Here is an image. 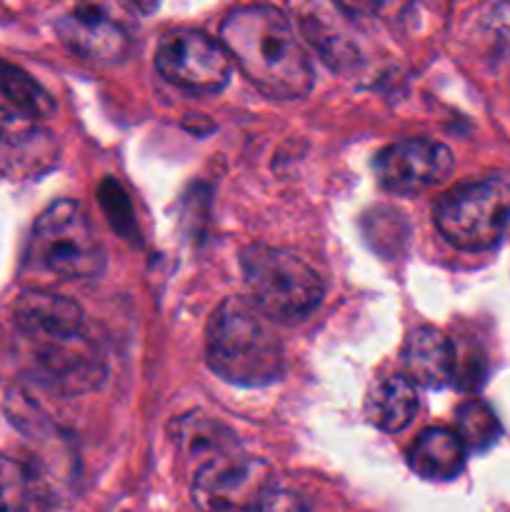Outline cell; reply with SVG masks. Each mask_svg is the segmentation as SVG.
I'll use <instances>...</instances> for the list:
<instances>
[{"label": "cell", "mask_w": 510, "mask_h": 512, "mask_svg": "<svg viewBox=\"0 0 510 512\" xmlns=\"http://www.w3.org/2000/svg\"><path fill=\"white\" fill-rule=\"evenodd\" d=\"M220 43L240 73L273 100H300L315 75L290 20L273 5H245L220 25Z\"/></svg>", "instance_id": "6da1fadb"}, {"label": "cell", "mask_w": 510, "mask_h": 512, "mask_svg": "<svg viewBox=\"0 0 510 512\" xmlns=\"http://www.w3.org/2000/svg\"><path fill=\"white\" fill-rule=\"evenodd\" d=\"M205 353L215 373L240 388H260L283 375L285 355L270 320L250 300L228 298L213 310Z\"/></svg>", "instance_id": "7a4b0ae2"}, {"label": "cell", "mask_w": 510, "mask_h": 512, "mask_svg": "<svg viewBox=\"0 0 510 512\" xmlns=\"http://www.w3.org/2000/svg\"><path fill=\"white\" fill-rule=\"evenodd\" d=\"M250 303L268 320H303L325 295V283L300 255L265 245H250L240 253Z\"/></svg>", "instance_id": "3957f363"}, {"label": "cell", "mask_w": 510, "mask_h": 512, "mask_svg": "<svg viewBox=\"0 0 510 512\" xmlns=\"http://www.w3.org/2000/svg\"><path fill=\"white\" fill-rule=\"evenodd\" d=\"M30 258L65 280L95 278L105 268L103 243L75 200H58L40 213L30 238Z\"/></svg>", "instance_id": "277c9868"}, {"label": "cell", "mask_w": 510, "mask_h": 512, "mask_svg": "<svg viewBox=\"0 0 510 512\" xmlns=\"http://www.w3.org/2000/svg\"><path fill=\"white\" fill-rule=\"evenodd\" d=\"M510 223V183L483 178L458 185L435 205V225L453 248L480 253L500 243Z\"/></svg>", "instance_id": "5b68a950"}, {"label": "cell", "mask_w": 510, "mask_h": 512, "mask_svg": "<svg viewBox=\"0 0 510 512\" xmlns=\"http://www.w3.org/2000/svg\"><path fill=\"white\" fill-rule=\"evenodd\" d=\"M273 490L270 465L238 450L205 460L193 478L200 512H255Z\"/></svg>", "instance_id": "8992f818"}, {"label": "cell", "mask_w": 510, "mask_h": 512, "mask_svg": "<svg viewBox=\"0 0 510 512\" xmlns=\"http://www.w3.org/2000/svg\"><path fill=\"white\" fill-rule=\"evenodd\" d=\"M155 68L168 83L188 93H220L230 83L233 60L223 43L198 30H173L163 35Z\"/></svg>", "instance_id": "52a82bcc"}, {"label": "cell", "mask_w": 510, "mask_h": 512, "mask_svg": "<svg viewBox=\"0 0 510 512\" xmlns=\"http://www.w3.org/2000/svg\"><path fill=\"white\" fill-rule=\"evenodd\" d=\"M58 35L70 53L93 63H120L133 48V30L115 0H80L58 20Z\"/></svg>", "instance_id": "ba28073f"}, {"label": "cell", "mask_w": 510, "mask_h": 512, "mask_svg": "<svg viewBox=\"0 0 510 512\" xmlns=\"http://www.w3.org/2000/svg\"><path fill=\"white\" fill-rule=\"evenodd\" d=\"M453 173V153L430 138H405L375 158V175L388 193L418 195Z\"/></svg>", "instance_id": "9c48e42d"}, {"label": "cell", "mask_w": 510, "mask_h": 512, "mask_svg": "<svg viewBox=\"0 0 510 512\" xmlns=\"http://www.w3.org/2000/svg\"><path fill=\"white\" fill-rule=\"evenodd\" d=\"M15 328L33 345H60L85 338V313L75 300L48 290H25L15 300Z\"/></svg>", "instance_id": "30bf717a"}, {"label": "cell", "mask_w": 510, "mask_h": 512, "mask_svg": "<svg viewBox=\"0 0 510 512\" xmlns=\"http://www.w3.org/2000/svg\"><path fill=\"white\" fill-rule=\"evenodd\" d=\"M295 25L315 48V53L333 70L353 68L360 60L353 35V20L338 8L335 0H288Z\"/></svg>", "instance_id": "8fae6325"}, {"label": "cell", "mask_w": 510, "mask_h": 512, "mask_svg": "<svg viewBox=\"0 0 510 512\" xmlns=\"http://www.w3.org/2000/svg\"><path fill=\"white\" fill-rule=\"evenodd\" d=\"M55 143L33 118L0 108V158L15 173H43L55 160Z\"/></svg>", "instance_id": "7c38bea8"}, {"label": "cell", "mask_w": 510, "mask_h": 512, "mask_svg": "<svg viewBox=\"0 0 510 512\" xmlns=\"http://www.w3.org/2000/svg\"><path fill=\"white\" fill-rule=\"evenodd\" d=\"M403 360L410 383L425 385V388L448 385L458 365L453 343L435 328H415L405 340Z\"/></svg>", "instance_id": "4fadbf2b"}, {"label": "cell", "mask_w": 510, "mask_h": 512, "mask_svg": "<svg viewBox=\"0 0 510 512\" xmlns=\"http://www.w3.org/2000/svg\"><path fill=\"white\" fill-rule=\"evenodd\" d=\"M468 448L458 433L445 428H428L410 445L408 465L425 480H453L463 473Z\"/></svg>", "instance_id": "5bb4252c"}, {"label": "cell", "mask_w": 510, "mask_h": 512, "mask_svg": "<svg viewBox=\"0 0 510 512\" xmlns=\"http://www.w3.org/2000/svg\"><path fill=\"white\" fill-rule=\"evenodd\" d=\"M415 413H418V393H415V385L403 375L383 378L368 398L370 423L385 433H400L408 428Z\"/></svg>", "instance_id": "9a60e30c"}, {"label": "cell", "mask_w": 510, "mask_h": 512, "mask_svg": "<svg viewBox=\"0 0 510 512\" xmlns=\"http://www.w3.org/2000/svg\"><path fill=\"white\" fill-rule=\"evenodd\" d=\"M173 435L175 443L185 453L203 458V463L215 458V455L230 453V450L238 448L235 435L225 425H220L218 420H210L205 415H185V418H180L173 425Z\"/></svg>", "instance_id": "2e32d148"}, {"label": "cell", "mask_w": 510, "mask_h": 512, "mask_svg": "<svg viewBox=\"0 0 510 512\" xmlns=\"http://www.w3.org/2000/svg\"><path fill=\"white\" fill-rule=\"evenodd\" d=\"M0 93L18 113L33 120L50 118L55 113V103L48 90L15 65H0Z\"/></svg>", "instance_id": "e0dca14e"}, {"label": "cell", "mask_w": 510, "mask_h": 512, "mask_svg": "<svg viewBox=\"0 0 510 512\" xmlns=\"http://www.w3.org/2000/svg\"><path fill=\"white\" fill-rule=\"evenodd\" d=\"M458 435L463 445L475 453H483L498 440L500 423L483 400H468L458 408Z\"/></svg>", "instance_id": "ac0fdd59"}, {"label": "cell", "mask_w": 510, "mask_h": 512, "mask_svg": "<svg viewBox=\"0 0 510 512\" xmlns=\"http://www.w3.org/2000/svg\"><path fill=\"white\" fill-rule=\"evenodd\" d=\"M33 498V475L18 460L0 455V512H25Z\"/></svg>", "instance_id": "d6986e66"}, {"label": "cell", "mask_w": 510, "mask_h": 512, "mask_svg": "<svg viewBox=\"0 0 510 512\" xmlns=\"http://www.w3.org/2000/svg\"><path fill=\"white\" fill-rule=\"evenodd\" d=\"M100 205H103L110 225H113L125 240H133V235L138 233V230H135L133 208H130L128 195L123 193V188H120L115 180H103V185H100Z\"/></svg>", "instance_id": "ffe728a7"}, {"label": "cell", "mask_w": 510, "mask_h": 512, "mask_svg": "<svg viewBox=\"0 0 510 512\" xmlns=\"http://www.w3.org/2000/svg\"><path fill=\"white\" fill-rule=\"evenodd\" d=\"M338 8L348 15L350 20L355 18H380V20H395L405 10L408 0H335Z\"/></svg>", "instance_id": "44dd1931"}, {"label": "cell", "mask_w": 510, "mask_h": 512, "mask_svg": "<svg viewBox=\"0 0 510 512\" xmlns=\"http://www.w3.org/2000/svg\"><path fill=\"white\" fill-rule=\"evenodd\" d=\"M490 38L500 50H510V3H498L485 20Z\"/></svg>", "instance_id": "7402d4cb"}, {"label": "cell", "mask_w": 510, "mask_h": 512, "mask_svg": "<svg viewBox=\"0 0 510 512\" xmlns=\"http://www.w3.org/2000/svg\"><path fill=\"white\" fill-rule=\"evenodd\" d=\"M255 512H305V508H303V503L295 498V495L278 493V490H273V493L265 498V503L260 505Z\"/></svg>", "instance_id": "603a6c76"}]
</instances>
